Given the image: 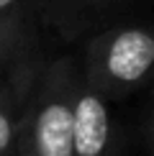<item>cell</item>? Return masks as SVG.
Returning <instances> with one entry per match:
<instances>
[{
	"mask_svg": "<svg viewBox=\"0 0 154 156\" xmlns=\"http://www.w3.org/2000/svg\"><path fill=\"white\" fill-rule=\"evenodd\" d=\"M64 3H77V5H93V3H103V0H64Z\"/></svg>",
	"mask_w": 154,
	"mask_h": 156,
	"instance_id": "5b68a950",
	"label": "cell"
},
{
	"mask_svg": "<svg viewBox=\"0 0 154 156\" xmlns=\"http://www.w3.org/2000/svg\"><path fill=\"white\" fill-rule=\"evenodd\" d=\"M10 144V120L0 113V151H5Z\"/></svg>",
	"mask_w": 154,
	"mask_h": 156,
	"instance_id": "277c9868",
	"label": "cell"
},
{
	"mask_svg": "<svg viewBox=\"0 0 154 156\" xmlns=\"http://www.w3.org/2000/svg\"><path fill=\"white\" fill-rule=\"evenodd\" d=\"M100 59L111 80L121 84L139 82L154 67V31L136 26L116 31L105 38Z\"/></svg>",
	"mask_w": 154,
	"mask_h": 156,
	"instance_id": "6da1fadb",
	"label": "cell"
},
{
	"mask_svg": "<svg viewBox=\"0 0 154 156\" xmlns=\"http://www.w3.org/2000/svg\"><path fill=\"white\" fill-rule=\"evenodd\" d=\"M13 3H16V0H0V13H3V10H8Z\"/></svg>",
	"mask_w": 154,
	"mask_h": 156,
	"instance_id": "8992f818",
	"label": "cell"
},
{
	"mask_svg": "<svg viewBox=\"0 0 154 156\" xmlns=\"http://www.w3.org/2000/svg\"><path fill=\"white\" fill-rule=\"evenodd\" d=\"M72 128L75 156H100L108 146V133H111L105 102L93 92H82L72 108Z\"/></svg>",
	"mask_w": 154,
	"mask_h": 156,
	"instance_id": "7a4b0ae2",
	"label": "cell"
},
{
	"mask_svg": "<svg viewBox=\"0 0 154 156\" xmlns=\"http://www.w3.org/2000/svg\"><path fill=\"white\" fill-rule=\"evenodd\" d=\"M36 151L38 156H75L72 108L49 102L36 118Z\"/></svg>",
	"mask_w": 154,
	"mask_h": 156,
	"instance_id": "3957f363",
	"label": "cell"
}]
</instances>
